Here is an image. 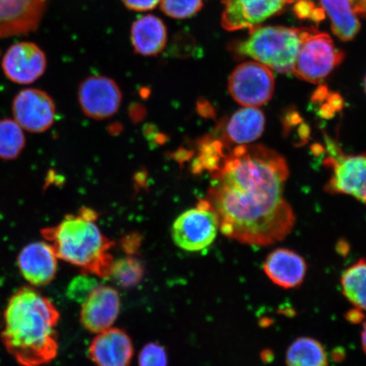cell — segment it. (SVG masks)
<instances>
[{"label": "cell", "instance_id": "obj_29", "mask_svg": "<svg viewBox=\"0 0 366 366\" xmlns=\"http://www.w3.org/2000/svg\"><path fill=\"white\" fill-rule=\"evenodd\" d=\"M356 15L366 18V0H350Z\"/></svg>", "mask_w": 366, "mask_h": 366}, {"label": "cell", "instance_id": "obj_14", "mask_svg": "<svg viewBox=\"0 0 366 366\" xmlns=\"http://www.w3.org/2000/svg\"><path fill=\"white\" fill-rule=\"evenodd\" d=\"M17 264L21 276L31 287H44L56 278L58 257L48 242H34L21 250Z\"/></svg>", "mask_w": 366, "mask_h": 366}, {"label": "cell", "instance_id": "obj_22", "mask_svg": "<svg viewBox=\"0 0 366 366\" xmlns=\"http://www.w3.org/2000/svg\"><path fill=\"white\" fill-rule=\"evenodd\" d=\"M343 295L357 309L366 311V260L360 259L343 272Z\"/></svg>", "mask_w": 366, "mask_h": 366}, {"label": "cell", "instance_id": "obj_9", "mask_svg": "<svg viewBox=\"0 0 366 366\" xmlns=\"http://www.w3.org/2000/svg\"><path fill=\"white\" fill-rule=\"evenodd\" d=\"M14 120L23 130L40 134L49 129L56 117L54 100L46 92L36 89H23L13 100Z\"/></svg>", "mask_w": 366, "mask_h": 366}, {"label": "cell", "instance_id": "obj_32", "mask_svg": "<svg viewBox=\"0 0 366 366\" xmlns=\"http://www.w3.org/2000/svg\"><path fill=\"white\" fill-rule=\"evenodd\" d=\"M365 94H366V76H365Z\"/></svg>", "mask_w": 366, "mask_h": 366}, {"label": "cell", "instance_id": "obj_16", "mask_svg": "<svg viewBox=\"0 0 366 366\" xmlns=\"http://www.w3.org/2000/svg\"><path fill=\"white\" fill-rule=\"evenodd\" d=\"M134 353L130 337L112 327L98 333L89 350V359L96 366H130Z\"/></svg>", "mask_w": 366, "mask_h": 366}, {"label": "cell", "instance_id": "obj_30", "mask_svg": "<svg viewBox=\"0 0 366 366\" xmlns=\"http://www.w3.org/2000/svg\"><path fill=\"white\" fill-rule=\"evenodd\" d=\"M360 311L359 309H357V312H350L347 314V320H350L353 323L359 322L360 319H362V313Z\"/></svg>", "mask_w": 366, "mask_h": 366}, {"label": "cell", "instance_id": "obj_11", "mask_svg": "<svg viewBox=\"0 0 366 366\" xmlns=\"http://www.w3.org/2000/svg\"><path fill=\"white\" fill-rule=\"evenodd\" d=\"M326 163L332 170L326 190L353 196L366 204V154L329 157Z\"/></svg>", "mask_w": 366, "mask_h": 366}, {"label": "cell", "instance_id": "obj_27", "mask_svg": "<svg viewBox=\"0 0 366 366\" xmlns=\"http://www.w3.org/2000/svg\"><path fill=\"white\" fill-rule=\"evenodd\" d=\"M90 274L76 277L68 287V296L77 302H84L91 294V292L98 286V282Z\"/></svg>", "mask_w": 366, "mask_h": 366}, {"label": "cell", "instance_id": "obj_5", "mask_svg": "<svg viewBox=\"0 0 366 366\" xmlns=\"http://www.w3.org/2000/svg\"><path fill=\"white\" fill-rule=\"evenodd\" d=\"M345 54L336 48L331 36L309 29L297 53L292 74L300 79L320 84L342 61Z\"/></svg>", "mask_w": 366, "mask_h": 366}, {"label": "cell", "instance_id": "obj_21", "mask_svg": "<svg viewBox=\"0 0 366 366\" xmlns=\"http://www.w3.org/2000/svg\"><path fill=\"white\" fill-rule=\"evenodd\" d=\"M287 366H328L326 350L322 343L311 337H300L288 347Z\"/></svg>", "mask_w": 366, "mask_h": 366}, {"label": "cell", "instance_id": "obj_4", "mask_svg": "<svg viewBox=\"0 0 366 366\" xmlns=\"http://www.w3.org/2000/svg\"><path fill=\"white\" fill-rule=\"evenodd\" d=\"M308 30L279 26L254 27L250 29L248 39L237 45L236 51L269 70L290 74Z\"/></svg>", "mask_w": 366, "mask_h": 366}, {"label": "cell", "instance_id": "obj_8", "mask_svg": "<svg viewBox=\"0 0 366 366\" xmlns=\"http://www.w3.org/2000/svg\"><path fill=\"white\" fill-rule=\"evenodd\" d=\"M81 112L94 120H105L116 114L121 107L122 93L113 79L104 76H90L79 89Z\"/></svg>", "mask_w": 366, "mask_h": 366}, {"label": "cell", "instance_id": "obj_23", "mask_svg": "<svg viewBox=\"0 0 366 366\" xmlns=\"http://www.w3.org/2000/svg\"><path fill=\"white\" fill-rule=\"evenodd\" d=\"M25 145L24 132L15 120L0 121V159L13 160L19 157Z\"/></svg>", "mask_w": 366, "mask_h": 366}, {"label": "cell", "instance_id": "obj_2", "mask_svg": "<svg viewBox=\"0 0 366 366\" xmlns=\"http://www.w3.org/2000/svg\"><path fill=\"white\" fill-rule=\"evenodd\" d=\"M59 313L33 287H22L9 300L0 334L6 351L22 366H43L56 358Z\"/></svg>", "mask_w": 366, "mask_h": 366}, {"label": "cell", "instance_id": "obj_10", "mask_svg": "<svg viewBox=\"0 0 366 366\" xmlns=\"http://www.w3.org/2000/svg\"><path fill=\"white\" fill-rule=\"evenodd\" d=\"M292 0H224L222 25L227 31L252 29L282 11Z\"/></svg>", "mask_w": 366, "mask_h": 366}, {"label": "cell", "instance_id": "obj_3", "mask_svg": "<svg viewBox=\"0 0 366 366\" xmlns=\"http://www.w3.org/2000/svg\"><path fill=\"white\" fill-rule=\"evenodd\" d=\"M97 219L94 210L82 208L76 214H67L58 225L43 229L41 234L58 259L79 267L82 274L109 278L114 244L100 230Z\"/></svg>", "mask_w": 366, "mask_h": 366}, {"label": "cell", "instance_id": "obj_20", "mask_svg": "<svg viewBox=\"0 0 366 366\" xmlns=\"http://www.w3.org/2000/svg\"><path fill=\"white\" fill-rule=\"evenodd\" d=\"M332 23V30L337 38L350 41L360 29V23L350 0H320Z\"/></svg>", "mask_w": 366, "mask_h": 366}, {"label": "cell", "instance_id": "obj_1", "mask_svg": "<svg viewBox=\"0 0 366 366\" xmlns=\"http://www.w3.org/2000/svg\"><path fill=\"white\" fill-rule=\"evenodd\" d=\"M212 172L207 200L223 235L265 247L290 234L296 217L283 196L290 171L277 151L260 144L237 146Z\"/></svg>", "mask_w": 366, "mask_h": 366}, {"label": "cell", "instance_id": "obj_19", "mask_svg": "<svg viewBox=\"0 0 366 366\" xmlns=\"http://www.w3.org/2000/svg\"><path fill=\"white\" fill-rule=\"evenodd\" d=\"M265 127L264 113L254 107L240 109L227 122L224 134L228 143L247 145L262 136Z\"/></svg>", "mask_w": 366, "mask_h": 366}, {"label": "cell", "instance_id": "obj_26", "mask_svg": "<svg viewBox=\"0 0 366 366\" xmlns=\"http://www.w3.org/2000/svg\"><path fill=\"white\" fill-rule=\"evenodd\" d=\"M139 366H168L166 350L159 343H148L140 352Z\"/></svg>", "mask_w": 366, "mask_h": 366}, {"label": "cell", "instance_id": "obj_15", "mask_svg": "<svg viewBox=\"0 0 366 366\" xmlns=\"http://www.w3.org/2000/svg\"><path fill=\"white\" fill-rule=\"evenodd\" d=\"M44 8L45 0H0V38L38 29Z\"/></svg>", "mask_w": 366, "mask_h": 366}, {"label": "cell", "instance_id": "obj_25", "mask_svg": "<svg viewBox=\"0 0 366 366\" xmlns=\"http://www.w3.org/2000/svg\"><path fill=\"white\" fill-rule=\"evenodd\" d=\"M203 4V0H160L159 7L167 16L184 20L199 13Z\"/></svg>", "mask_w": 366, "mask_h": 366}, {"label": "cell", "instance_id": "obj_24", "mask_svg": "<svg viewBox=\"0 0 366 366\" xmlns=\"http://www.w3.org/2000/svg\"><path fill=\"white\" fill-rule=\"evenodd\" d=\"M144 267L139 259L134 256L114 260L111 276L113 280L123 287L139 285L144 276Z\"/></svg>", "mask_w": 366, "mask_h": 366}, {"label": "cell", "instance_id": "obj_28", "mask_svg": "<svg viewBox=\"0 0 366 366\" xmlns=\"http://www.w3.org/2000/svg\"><path fill=\"white\" fill-rule=\"evenodd\" d=\"M122 2L131 11L144 12L159 6L160 0H122Z\"/></svg>", "mask_w": 366, "mask_h": 366}, {"label": "cell", "instance_id": "obj_18", "mask_svg": "<svg viewBox=\"0 0 366 366\" xmlns=\"http://www.w3.org/2000/svg\"><path fill=\"white\" fill-rule=\"evenodd\" d=\"M131 40L135 52L140 56H157L166 48L167 26L158 16H141L132 26Z\"/></svg>", "mask_w": 366, "mask_h": 366}, {"label": "cell", "instance_id": "obj_31", "mask_svg": "<svg viewBox=\"0 0 366 366\" xmlns=\"http://www.w3.org/2000/svg\"><path fill=\"white\" fill-rule=\"evenodd\" d=\"M361 345H362V349L366 355V322L364 324L363 331L361 333Z\"/></svg>", "mask_w": 366, "mask_h": 366}, {"label": "cell", "instance_id": "obj_12", "mask_svg": "<svg viewBox=\"0 0 366 366\" xmlns=\"http://www.w3.org/2000/svg\"><path fill=\"white\" fill-rule=\"evenodd\" d=\"M4 74L17 84L27 85L39 79L47 67V59L39 46L29 42L13 44L3 58Z\"/></svg>", "mask_w": 366, "mask_h": 366}, {"label": "cell", "instance_id": "obj_7", "mask_svg": "<svg viewBox=\"0 0 366 366\" xmlns=\"http://www.w3.org/2000/svg\"><path fill=\"white\" fill-rule=\"evenodd\" d=\"M228 89L233 99L242 107H262L272 98L274 76L268 67L257 61L242 63L232 72Z\"/></svg>", "mask_w": 366, "mask_h": 366}, {"label": "cell", "instance_id": "obj_13", "mask_svg": "<svg viewBox=\"0 0 366 366\" xmlns=\"http://www.w3.org/2000/svg\"><path fill=\"white\" fill-rule=\"evenodd\" d=\"M121 310L118 292L109 286H97L81 303V322L86 330L99 333L111 328Z\"/></svg>", "mask_w": 366, "mask_h": 366}, {"label": "cell", "instance_id": "obj_6", "mask_svg": "<svg viewBox=\"0 0 366 366\" xmlns=\"http://www.w3.org/2000/svg\"><path fill=\"white\" fill-rule=\"evenodd\" d=\"M218 231L217 214L209 201L204 199L176 219L172 227V236L181 249L199 252L213 244Z\"/></svg>", "mask_w": 366, "mask_h": 366}, {"label": "cell", "instance_id": "obj_17", "mask_svg": "<svg viewBox=\"0 0 366 366\" xmlns=\"http://www.w3.org/2000/svg\"><path fill=\"white\" fill-rule=\"evenodd\" d=\"M264 272L274 285L291 290L303 283L307 264L296 252L288 249H277L265 259Z\"/></svg>", "mask_w": 366, "mask_h": 366}]
</instances>
